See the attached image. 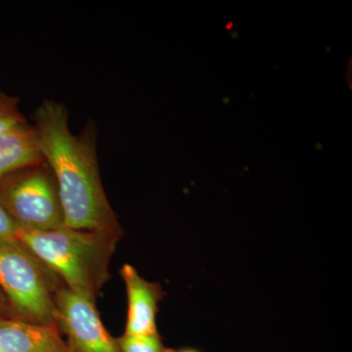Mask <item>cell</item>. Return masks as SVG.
Instances as JSON below:
<instances>
[{
  "label": "cell",
  "mask_w": 352,
  "mask_h": 352,
  "mask_svg": "<svg viewBox=\"0 0 352 352\" xmlns=\"http://www.w3.org/2000/svg\"><path fill=\"white\" fill-rule=\"evenodd\" d=\"M34 120L44 162L56 180L65 226L120 239L122 229L101 180L94 122L72 133L68 108L52 99L38 106Z\"/></svg>",
  "instance_id": "cell-1"
},
{
  "label": "cell",
  "mask_w": 352,
  "mask_h": 352,
  "mask_svg": "<svg viewBox=\"0 0 352 352\" xmlns=\"http://www.w3.org/2000/svg\"><path fill=\"white\" fill-rule=\"evenodd\" d=\"M19 239L65 286L96 302L110 279L109 264L119 238L64 226L48 231H23Z\"/></svg>",
  "instance_id": "cell-2"
},
{
  "label": "cell",
  "mask_w": 352,
  "mask_h": 352,
  "mask_svg": "<svg viewBox=\"0 0 352 352\" xmlns=\"http://www.w3.org/2000/svg\"><path fill=\"white\" fill-rule=\"evenodd\" d=\"M63 282L25 245L0 248V289L16 318L38 325H57L55 302Z\"/></svg>",
  "instance_id": "cell-3"
},
{
  "label": "cell",
  "mask_w": 352,
  "mask_h": 352,
  "mask_svg": "<svg viewBox=\"0 0 352 352\" xmlns=\"http://www.w3.org/2000/svg\"><path fill=\"white\" fill-rule=\"evenodd\" d=\"M0 204L23 231H48L65 226L56 180L45 162L0 180Z\"/></svg>",
  "instance_id": "cell-4"
},
{
  "label": "cell",
  "mask_w": 352,
  "mask_h": 352,
  "mask_svg": "<svg viewBox=\"0 0 352 352\" xmlns=\"http://www.w3.org/2000/svg\"><path fill=\"white\" fill-rule=\"evenodd\" d=\"M57 326L69 352H120L118 339L102 323L96 302L62 285L55 296Z\"/></svg>",
  "instance_id": "cell-5"
},
{
  "label": "cell",
  "mask_w": 352,
  "mask_h": 352,
  "mask_svg": "<svg viewBox=\"0 0 352 352\" xmlns=\"http://www.w3.org/2000/svg\"><path fill=\"white\" fill-rule=\"evenodd\" d=\"M126 285L127 315L124 335L149 336L157 333V314L164 293L157 283L147 281L136 268L124 264L120 271Z\"/></svg>",
  "instance_id": "cell-6"
},
{
  "label": "cell",
  "mask_w": 352,
  "mask_h": 352,
  "mask_svg": "<svg viewBox=\"0 0 352 352\" xmlns=\"http://www.w3.org/2000/svg\"><path fill=\"white\" fill-rule=\"evenodd\" d=\"M0 352H69L56 324L0 318Z\"/></svg>",
  "instance_id": "cell-7"
},
{
  "label": "cell",
  "mask_w": 352,
  "mask_h": 352,
  "mask_svg": "<svg viewBox=\"0 0 352 352\" xmlns=\"http://www.w3.org/2000/svg\"><path fill=\"white\" fill-rule=\"evenodd\" d=\"M43 162L38 132L29 122L0 133V180Z\"/></svg>",
  "instance_id": "cell-8"
},
{
  "label": "cell",
  "mask_w": 352,
  "mask_h": 352,
  "mask_svg": "<svg viewBox=\"0 0 352 352\" xmlns=\"http://www.w3.org/2000/svg\"><path fill=\"white\" fill-rule=\"evenodd\" d=\"M120 352H168L159 333L149 336L122 335L118 338Z\"/></svg>",
  "instance_id": "cell-9"
},
{
  "label": "cell",
  "mask_w": 352,
  "mask_h": 352,
  "mask_svg": "<svg viewBox=\"0 0 352 352\" xmlns=\"http://www.w3.org/2000/svg\"><path fill=\"white\" fill-rule=\"evenodd\" d=\"M27 122L19 108V98L0 91V133Z\"/></svg>",
  "instance_id": "cell-10"
},
{
  "label": "cell",
  "mask_w": 352,
  "mask_h": 352,
  "mask_svg": "<svg viewBox=\"0 0 352 352\" xmlns=\"http://www.w3.org/2000/svg\"><path fill=\"white\" fill-rule=\"evenodd\" d=\"M24 244L19 239V228L0 204V248H19Z\"/></svg>",
  "instance_id": "cell-11"
},
{
  "label": "cell",
  "mask_w": 352,
  "mask_h": 352,
  "mask_svg": "<svg viewBox=\"0 0 352 352\" xmlns=\"http://www.w3.org/2000/svg\"><path fill=\"white\" fill-rule=\"evenodd\" d=\"M0 318L17 319L8 298L0 289Z\"/></svg>",
  "instance_id": "cell-12"
},
{
  "label": "cell",
  "mask_w": 352,
  "mask_h": 352,
  "mask_svg": "<svg viewBox=\"0 0 352 352\" xmlns=\"http://www.w3.org/2000/svg\"><path fill=\"white\" fill-rule=\"evenodd\" d=\"M168 352H201L194 349H178V351H173V349H168Z\"/></svg>",
  "instance_id": "cell-13"
}]
</instances>
